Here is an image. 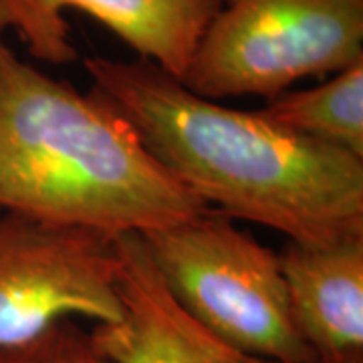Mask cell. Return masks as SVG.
I'll return each mask as SVG.
<instances>
[{
  "mask_svg": "<svg viewBox=\"0 0 363 363\" xmlns=\"http://www.w3.org/2000/svg\"><path fill=\"white\" fill-rule=\"evenodd\" d=\"M91 91L169 174L233 220L289 240L363 236V160L283 130L257 111L196 95L156 63L89 57Z\"/></svg>",
  "mask_w": 363,
  "mask_h": 363,
  "instance_id": "cell-1",
  "label": "cell"
},
{
  "mask_svg": "<svg viewBox=\"0 0 363 363\" xmlns=\"http://www.w3.org/2000/svg\"><path fill=\"white\" fill-rule=\"evenodd\" d=\"M0 208L119 236L168 228L208 206L111 105L25 63L0 35Z\"/></svg>",
  "mask_w": 363,
  "mask_h": 363,
  "instance_id": "cell-2",
  "label": "cell"
},
{
  "mask_svg": "<svg viewBox=\"0 0 363 363\" xmlns=\"http://www.w3.org/2000/svg\"><path fill=\"white\" fill-rule=\"evenodd\" d=\"M174 301L234 350L271 363H317L298 335L279 252L206 208L142 234Z\"/></svg>",
  "mask_w": 363,
  "mask_h": 363,
  "instance_id": "cell-3",
  "label": "cell"
},
{
  "mask_svg": "<svg viewBox=\"0 0 363 363\" xmlns=\"http://www.w3.org/2000/svg\"><path fill=\"white\" fill-rule=\"evenodd\" d=\"M363 63V0H220L182 83L206 99L264 97Z\"/></svg>",
  "mask_w": 363,
  "mask_h": 363,
  "instance_id": "cell-4",
  "label": "cell"
},
{
  "mask_svg": "<svg viewBox=\"0 0 363 363\" xmlns=\"http://www.w3.org/2000/svg\"><path fill=\"white\" fill-rule=\"evenodd\" d=\"M116 236L4 212L0 218V347L59 321L109 323L121 315Z\"/></svg>",
  "mask_w": 363,
  "mask_h": 363,
  "instance_id": "cell-5",
  "label": "cell"
},
{
  "mask_svg": "<svg viewBox=\"0 0 363 363\" xmlns=\"http://www.w3.org/2000/svg\"><path fill=\"white\" fill-rule=\"evenodd\" d=\"M218 6L220 0H0V35L13 30L30 57L69 65L79 55L65 13L79 11L182 81Z\"/></svg>",
  "mask_w": 363,
  "mask_h": 363,
  "instance_id": "cell-6",
  "label": "cell"
},
{
  "mask_svg": "<svg viewBox=\"0 0 363 363\" xmlns=\"http://www.w3.org/2000/svg\"><path fill=\"white\" fill-rule=\"evenodd\" d=\"M121 315L91 339L111 363H271L234 350L182 309L160 279L142 234L116 236Z\"/></svg>",
  "mask_w": 363,
  "mask_h": 363,
  "instance_id": "cell-7",
  "label": "cell"
},
{
  "mask_svg": "<svg viewBox=\"0 0 363 363\" xmlns=\"http://www.w3.org/2000/svg\"><path fill=\"white\" fill-rule=\"evenodd\" d=\"M279 262L295 327L317 359L363 351V236L286 240Z\"/></svg>",
  "mask_w": 363,
  "mask_h": 363,
  "instance_id": "cell-8",
  "label": "cell"
},
{
  "mask_svg": "<svg viewBox=\"0 0 363 363\" xmlns=\"http://www.w3.org/2000/svg\"><path fill=\"white\" fill-rule=\"evenodd\" d=\"M259 113L283 130L363 160V63L309 89L283 91Z\"/></svg>",
  "mask_w": 363,
  "mask_h": 363,
  "instance_id": "cell-9",
  "label": "cell"
},
{
  "mask_svg": "<svg viewBox=\"0 0 363 363\" xmlns=\"http://www.w3.org/2000/svg\"><path fill=\"white\" fill-rule=\"evenodd\" d=\"M0 363H111L95 347L89 331L75 319L59 321L35 339L0 347Z\"/></svg>",
  "mask_w": 363,
  "mask_h": 363,
  "instance_id": "cell-10",
  "label": "cell"
},
{
  "mask_svg": "<svg viewBox=\"0 0 363 363\" xmlns=\"http://www.w3.org/2000/svg\"><path fill=\"white\" fill-rule=\"evenodd\" d=\"M317 363H363V351H350V353H339L331 357H321Z\"/></svg>",
  "mask_w": 363,
  "mask_h": 363,
  "instance_id": "cell-11",
  "label": "cell"
}]
</instances>
